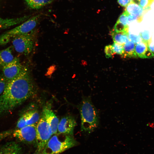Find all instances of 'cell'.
<instances>
[{"instance_id": "12", "label": "cell", "mask_w": 154, "mask_h": 154, "mask_svg": "<svg viewBox=\"0 0 154 154\" xmlns=\"http://www.w3.org/2000/svg\"><path fill=\"white\" fill-rule=\"evenodd\" d=\"M148 43V42L142 40L141 42L136 44L135 50L137 57L148 58L154 57V54L149 48Z\"/></svg>"}, {"instance_id": "31", "label": "cell", "mask_w": 154, "mask_h": 154, "mask_svg": "<svg viewBox=\"0 0 154 154\" xmlns=\"http://www.w3.org/2000/svg\"><path fill=\"white\" fill-rule=\"evenodd\" d=\"M34 154H42L41 153H39V152H37L36 151V153H35Z\"/></svg>"}, {"instance_id": "23", "label": "cell", "mask_w": 154, "mask_h": 154, "mask_svg": "<svg viewBox=\"0 0 154 154\" xmlns=\"http://www.w3.org/2000/svg\"><path fill=\"white\" fill-rule=\"evenodd\" d=\"M129 14L125 11L119 17L117 21L126 26H128V16Z\"/></svg>"}, {"instance_id": "13", "label": "cell", "mask_w": 154, "mask_h": 154, "mask_svg": "<svg viewBox=\"0 0 154 154\" xmlns=\"http://www.w3.org/2000/svg\"><path fill=\"white\" fill-rule=\"evenodd\" d=\"M22 148L17 143L8 142L0 147V154H21Z\"/></svg>"}, {"instance_id": "28", "label": "cell", "mask_w": 154, "mask_h": 154, "mask_svg": "<svg viewBox=\"0 0 154 154\" xmlns=\"http://www.w3.org/2000/svg\"><path fill=\"white\" fill-rule=\"evenodd\" d=\"M132 0H117V2L121 6L126 7Z\"/></svg>"}, {"instance_id": "18", "label": "cell", "mask_w": 154, "mask_h": 154, "mask_svg": "<svg viewBox=\"0 0 154 154\" xmlns=\"http://www.w3.org/2000/svg\"><path fill=\"white\" fill-rule=\"evenodd\" d=\"M56 0H25L31 9H37L50 4Z\"/></svg>"}, {"instance_id": "15", "label": "cell", "mask_w": 154, "mask_h": 154, "mask_svg": "<svg viewBox=\"0 0 154 154\" xmlns=\"http://www.w3.org/2000/svg\"><path fill=\"white\" fill-rule=\"evenodd\" d=\"M29 17L25 16L17 18L3 19L0 17V29H5L24 22Z\"/></svg>"}, {"instance_id": "8", "label": "cell", "mask_w": 154, "mask_h": 154, "mask_svg": "<svg viewBox=\"0 0 154 154\" xmlns=\"http://www.w3.org/2000/svg\"><path fill=\"white\" fill-rule=\"evenodd\" d=\"M40 118L39 112L37 108H32L25 112L20 117L17 124V129L25 126L37 124Z\"/></svg>"}, {"instance_id": "14", "label": "cell", "mask_w": 154, "mask_h": 154, "mask_svg": "<svg viewBox=\"0 0 154 154\" xmlns=\"http://www.w3.org/2000/svg\"><path fill=\"white\" fill-rule=\"evenodd\" d=\"M13 47L9 46L4 49L0 50V68L3 66L12 62L14 58L13 52Z\"/></svg>"}, {"instance_id": "29", "label": "cell", "mask_w": 154, "mask_h": 154, "mask_svg": "<svg viewBox=\"0 0 154 154\" xmlns=\"http://www.w3.org/2000/svg\"><path fill=\"white\" fill-rule=\"evenodd\" d=\"M148 47L150 50L153 52H154V45L148 43Z\"/></svg>"}, {"instance_id": "20", "label": "cell", "mask_w": 154, "mask_h": 154, "mask_svg": "<svg viewBox=\"0 0 154 154\" xmlns=\"http://www.w3.org/2000/svg\"><path fill=\"white\" fill-rule=\"evenodd\" d=\"M128 26H126L117 21L112 31L116 33L128 32Z\"/></svg>"}, {"instance_id": "11", "label": "cell", "mask_w": 154, "mask_h": 154, "mask_svg": "<svg viewBox=\"0 0 154 154\" xmlns=\"http://www.w3.org/2000/svg\"><path fill=\"white\" fill-rule=\"evenodd\" d=\"M42 116L50 126L53 135L57 133L59 120L53 112L50 104H46L43 107Z\"/></svg>"}, {"instance_id": "17", "label": "cell", "mask_w": 154, "mask_h": 154, "mask_svg": "<svg viewBox=\"0 0 154 154\" xmlns=\"http://www.w3.org/2000/svg\"><path fill=\"white\" fill-rule=\"evenodd\" d=\"M135 44L129 41L123 45V53L122 56L124 58L137 57L135 50Z\"/></svg>"}, {"instance_id": "26", "label": "cell", "mask_w": 154, "mask_h": 154, "mask_svg": "<svg viewBox=\"0 0 154 154\" xmlns=\"http://www.w3.org/2000/svg\"><path fill=\"white\" fill-rule=\"evenodd\" d=\"M7 83V82L3 74H0V95L3 92Z\"/></svg>"}, {"instance_id": "21", "label": "cell", "mask_w": 154, "mask_h": 154, "mask_svg": "<svg viewBox=\"0 0 154 154\" xmlns=\"http://www.w3.org/2000/svg\"><path fill=\"white\" fill-rule=\"evenodd\" d=\"M112 45L113 50L115 54H117L122 56L123 53V45L114 42Z\"/></svg>"}, {"instance_id": "1", "label": "cell", "mask_w": 154, "mask_h": 154, "mask_svg": "<svg viewBox=\"0 0 154 154\" xmlns=\"http://www.w3.org/2000/svg\"><path fill=\"white\" fill-rule=\"evenodd\" d=\"M36 86L30 68L23 66L18 75L7 82L0 96V115L11 111L33 96Z\"/></svg>"}, {"instance_id": "30", "label": "cell", "mask_w": 154, "mask_h": 154, "mask_svg": "<svg viewBox=\"0 0 154 154\" xmlns=\"http://www.w3.org/2000/svg\"><path fill=\"white\" fill-rule=\"evenodd\" d=\"M140 1V0H132V1L133 2H135V3H136L138 4H139V2Z\"/></svg>"}, {"instance_id": "27", "label": "cell", "mask_w": 154, "mask_h": 154, "mask_svg": "<svg viewBox=\"0 0 154 154\" xmlns=\"http://www.w3.org/2000/svg\"><path fill=\"white\" fill-rule=\"evenodd\" d=\"M142 40H144L148 42V40L149 39V32L147 31H145L141 33L140 34Z\"/></svg>"}, {"instance_id": "7", "label": "cell", "mask_w": 154, "mask_h": 154, "mask_svg": "<svg viewBox=\"0 0 154 154\" xmlns=\"http://www.w3.org/2000/svg\"><path fill=\"white\" fill-rule=\"evenodd\" d=\"M37 124L16 129L13 132V137L26 143L36 144Z\"/></svg>"}, {"instance_id": "6", "label": "cell", "mask_w": 154, "mask_h": 154, "mask_svg": "<svg viewBox=\"0 0 154 154\" xmlns=\"http://www.w3.org/2000/svg\"><path fill=\"white\" fill-rule=\"evenodd\" d=\"M34 31L14 37L12 40L13 46L18 52L27 55L32 51L34 46Z\"/></svg>"}, {"instance_id": "24", "label": "cell", "mask_w": 154, "mask_h": 154, "mask_svg": "<svg viewBox=\"0 0 154 154\" xmlns=\"http://www.w3.org/2000/svg\"><path fill=\"white\" fill-rule=\"evenodd\" d=\"M105 56L107 58H112L115 54L114 52L112 45H109L106 46L105 48Z\"/></svg>"}, {"instance_id": "22", "label": "cell", "mask_w": 154, "mask_h": 154, "mask_svg": "<svg viewBox=\"0 0 154 154\" xmlns=\"http://www.w3.org/2000/svg\"><path fill=\"white\" fill-rule=\"evenodd\" d=\"M153 2L150 0H140L139 5L143 11L149 10L150 6Z\"/></svg>"}, {"instance_id": "4", "label": "cell", "mask_w": 154, "mask_h": 154, "mask_svg": "<svg viewBox=\"0 0 154 154\" xmlns=\"http://www.w3.org/2000/svg\"><path fill=\"white\" fill-rule=\"evenodd\" d=\"M42 16L40 14L30 17L20 25L1 35L0 45L7 44L17 36L33 31L39 23Z\"/></svg>"}, {"instance_id": "3", "label": "cell", "mask_w": 154, "mask_h": 154, "mask_svg": "<svg viewBox=\"0 0 154 154\" xmlns=\"http://www.w3.org/2000/svg\"><path fill=\"white\" fill-rule=\"evenodd\" d=\"M78 144V142L74 139L73 136L57 133L52 135L41 153L59 154Z\"/></svg>"}, {"instance_id": "5", "label": "cell", "mask_w": 154, "mask_h": 154, "mask_svg": "<svg viewBox=\"0 0 154 154\" xmlns=\"http://www.w3.org/2000/svg\"><path fill=\"white\" fill-rule=\"evenodd\" d=\"M52 135L50 126L42 116L36 125L37 152L42 153Z\"/></svg>"}, {"instance_id": "32", "label": "cell", "mask_w": 154, "mask_h": 154, "mask_svg": "<svg viewBox=\"0 0 154 154\" xmlns=\"http://www.w3.org/2000/svg\"><path fill=\"white\" fill-rule=\"evenodd\" d=\"M150 0L151 1H153V2L154 1V0Z\"/></svg>"}, {"instance_id": "16", "label": "cell", "mask_w": 154, "mask_h": 154, "mask_svg": "<svg viewBox=\"0 0 154 154\" xmlns=\"http://www.w3.org/2000/svg\"><path fill=\"white\" fill-rule=\"evenodd\" d=\"M129 15L133 14L143 19V10L139 4L132 1L126 7L125 10Z\"/></svg>"}, {"instance_id": "19", "label": "cell", "mask_w": 154, "mask_h": 154, "mask_svg": "<svg viewBox=\"0 0 154 154\" xmlns=\"http://www.w3.org/2000/svg\"><path fill=\"white\" fill-rule=\"evenodd\" d=\"M128 32L116 33L113 31L110 32L114 42L123 45L130 40L128 37Z\"/></svg>"}, {"instance_id": "10", "label": "cell", "mask_w": 154, "mask_h": 154, "mask_svg": "<svg viewBox=\"0 0 154 154\" xmlns=\"http://www.w3.org/2000/svg\"><path fill=\"white\" fill-rule=\"evenodd\" d=\"M76 124L75 120L73 117L70 116H64L59 121L57 133L73 136Z\"/></svg>"}, {"instance_id": "25", "label": "cell", "mask_w": 154, "mask_h": 154, "mask_svg": "<svg viewBox=\"0 0 154 154\" xmlns=\"http://www.w3.org/2000/svg\"><path fill=\"white\" fill-rule=\"evenodd\" d=\"M128 37L131 41H132L135 44H136L141 42L142 39L139 35H136L133 34H128Z\"/></svg>"}, {"instance_id": "9", "label": "cell", "mask_w": 154, "mask_h": 154, "mask_svg": "<svg viewBox=\"0 0 154 154\" xmlns=\"http://www.w3.org/2000/svg\"><path fill=\"white\" fill-rule=\"evenodd\" d=\"M23 67L19 58L15 57L12 62L2 67L3 74L7 82L17 76Z\"/></svg>"}, {"instance_id": "2", "label": "cell", "mask_w": 154, "mask_h": 154, "mask_svg": "<svg viewBox=\"0 0 154 154\" xmlns=\"http://www.w3.org/2000/svg\"><path fill=\"white\" fill-rule=\"evenodd\" d=\"M81 117V129L90 134L98 127L100 122L99 113L93 104L90 96L84 97L79 107Z\"/></svg>"}]
</instances>
